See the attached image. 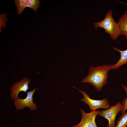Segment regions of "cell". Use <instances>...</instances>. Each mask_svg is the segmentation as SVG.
<instances>
[{"label": "cell", "mask_w": 127, "mask_h": 127, "mask_svg": "<svg viewBox=\"0 0 127 127\" xmlns=\"http://www.w3.org/2000/svg\"><path fill=\"white\" fill-rule=\"evenodd\" d=\"M113 65L103 64L95 67L92 65L89 68L87 75L81 81L83 83L91 85L99 92L107 84L109 71L111 70Z\"/></svg>", "instance_id": "obj_1"}, {"label": "cell", "mask_w": 127, "mask_h": 127, "mask_svg": "<svg viewBox=\"0 0 127 127\" xmlns=\"http://www.w3.org/2000/svg\"><path fill=\"white\" fill-rule=\"evenodd\" d=\"M95 28L104 29L105 32L109 34L111 39L115 41L119 36L121 35L117 22L114 20L113 11L109 10L107 12L104 18L102 21L93 23Z\"/></svg>", "instance_id": "obj_2"}, {"label": "cell", "mask_w": 127, "mask_h": 127, "mask_svg": "<svg viewBox=\"0 0 127 127\" xmlns=\"http://www.w3.org/2000/svg\"><path fill=\"white\" fill-rule=\"evenodd\" d=\"M82 94L84 98L81 99V100L86 103L89 106L91 111H94L99 108L107 109L111 106L109 105L107 98L105 97L102 100H95L91 99L87 93L83 91H81L75 87Z\"/></svg>", "instance_id": "obj_3"}, {"label": "cell", "mask_w": 127, "mask_h": 127, "mask_svg": "<svg viewBox=\"0 0 127 127\" xmlns=\"http://www.w3.org/2000/svg\"><path fill=\"white\" fill-rule=\"evenodd\" d=\"M122 103L117 102L114 106H111L107 109L100 111L99 115L107 119L108 121V127H115V120L117 114L121 111Z\"/></svg>", "instance_id": "obj_4"}, {"label": "cell", "mask_w": 127, "mask_h": 127, "mask_svg": "<svg viewBox=\"0 0 127 127\" xmlns=\"http://www.w3.org/2000/svg\"><path fill=\"white\" fill-rule=\"evenodd\" d=\"M37 87L32 90L27 92V96L25 98L21 99L18 97L14 100V104L16 108L18 110H22L25 107H28L32 111L37 109L36 104L33 101V95Z\"/></svg>", "instance_id": "obj_5"}, {"label": "cell", "mask_w": 127, "mask_h": 127, "mask_svg": "<svg viewBox=\"0 0 127 127\" xmlns=\"http://www.w3.org/2000/svg\"><path fill=\"white\" fill-rule=\"evenodd\" d=\"M80 110L82 116V119L78 124L72 127H98L95 119L97 115H99L100 111H91L90 113H87L82 109L80 108ZM106 127H108V126Z\"/></svg>", "instance_id": "obj_6"}, {"label": "cell", "mask_w": 127, "mask_h": 127, "mask_svg": "<svg viewBox=\"0 0 127 127\" xmlns=\"http://www.w3.org/2000/svg\"><path fill=\"white\" fill-rule=\"evenodd\" d=\"M31 80L24 78L20 81L15 83L11 87L10 96L11 98L15 100L18 97V94L20 91L26 92L29 89V83Z\"/></svg>", "instance_id": "obj_7"}, {"label": "cell", "mask_w": 127, "mask_h": 127, "mask_svg": "<svg viewBox=\"0 0 127 127\" xmlns=\"http://www.w3.org/2000/svg\"><path fill=\"white\" fill-rule=\"evenodd\" d=\"M113 49L119 52L120 53V56L117 62L113 65L111 70L118 69L121 66L127 64V48L126 50L123 51L114 47Z\"/></svg>", "instance_id": "obj_8"}, {"label": "cell", "mask_w": 127, "mask_h": 127, "mask_svg": "<svg viewBox=\"0 0 127 127\" xmlns=\"http://www.w3.org/2000/svg\"><path fill=\"white\" fill-rule=\"evenodd\" d=\"M117 23L121 35L127 38V10L121 16Z\"/></svg>", "instance_id": "obj_9"}, {"label": "cell", "mask_w": 127, "mask_h": 127, "mask_svg": "<svg viewBox=\"0 0 127 127\" xmlns=\"http://www.w3.org/2000/svg\"><path fill=\"white\" fill-rule=\"evenodd\" d=\"M16 6L17 7V14H21L25 8L27 0H15Z\"/></svg>", "instance_id": "obj_10"}, {"label": "cell", "mask_w": 127, "mask_h": 127, "mask_svg": "<svg viewBox=\"0 0 127 127\" xmlns=\"http://www.w3.org/2000/svg\"><path fill=\"white\" fill-rule=\"evenodd\" d=\"M115 122L117 124L115 127H126L127 126V112L123 114Z\"/></svg>", "instance_id": "obj_11"}, {"label": "cell", "mask_w": 127, "mask_h": 127, "mask_svg": "<svg viewBox=\"0 0 127 127\" xmlns=\"http://www.w3.org/2000/svg\"><path fill=\"white\" fill-rule=\"evenodd\" d=\"M40 4L41 2L39 0H28L26 4V7L29 8L37 12Z\"/></svg>", "instance_id": "obj_12"}, {"label": "cell", "mask_w": 127, "mask_h": 127, "mask_svg": "<svg viewBox=\"0 0 127 127\" xmlns=\"http://www.w3.org/2000/svg\"><path fill=\"white\" fill-rule=\"evenodd\" d=\"M122 87L125 91L127 96V86L122 84ZM122 106L121 112L122 114L125 112L127 110V97L124 99L122 102Z\"/></svg>", "instance_id": "obj_13"}, {"label": "cell", "mask_w": 127, "mask_h": 127, "mask_svg": "<svg viewBox=\"0 0 127 127\" xmlns=\"http://www.w3.org/2000/svg\"><path fill=\"white\" fill-rule=\"evenodd\" d=\"M7 14H6L3 13L2 14H0V33L2 32L1 28L2 26L3 28H5L6 27V24L5 22L8 20L7 19H5V17L6 16Z\"/></svg>", "instance_id": "obj_14"}, {"label": "cell", "mask_w": 127, "mask_h": 127, "mask_svg": "<svg viewBox=\"0 0 127 127\" xmlns=\"http://www.w3.org/2000/svg\"><path fill=\"white\" fill-rule=\"evenodd\" d=\"M125 4L127 6V2Z\"/></svg>", "instance_id": "obj_15"}]
</instances>
